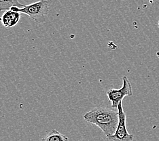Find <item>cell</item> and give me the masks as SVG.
Returning a JSON list of instances; mask_svg holds the SVG:
<instances>
[{
    "instance_id": "6da1fadb",
    "label": "cell",
    "mask_w": 159,
    "mask_h": 141,
    "mask_svg": "<svg viewBox=\"0 0 159 141\" xmlns=\"http://www.w3.org/2000/svg\"><path fill=\"white\" fill-rule=\"evenodd\" d=\"M89 124L97 126L106 134V137L115 133L118 124V113L107 107H96L83 115Z\"/></svg>"
},
{
    "instance_id": "7a4b0ae2",
    "label": "cell",
    "mask_w": 159,
    "mask_h": 141,
    "mask_svg": "<svg viewBox=\"0 0 159 141\" xmlns=\"http://www.w3.org/2000/svg\"><path fill=\"white\" fill-rule=\"evenodd\" d=\"M52 0H38L30 5H24L22 8L12 6L10 10L27 14L36 23L42 24L46 21V16L49 12Z\"/></svg>"
},
{
    "instance_id": "3957f363",
    "label": "cell",
    "mask_w": 159,
    "mask_h": 141,
    "mask_svg": "<svg viewBox=\"0 0 159 141\" xmlns=\"http://www.w3.org/2000/svg\"><path fill=\"white\" fill-rule=\"evenodd\" d=\"M118 124L116 132L111 136L106 138L107 140L111 141H133L134 137L131 134L127 131L126 126V114L122 107V101L119 103L118 106Z\"/></svg>"
},
{
    "instance_id": "277c9868",
    "label": "cell",
    "mask_w": 159,
    "mask_h": 141,
    "mask_svg": "<svg viewBox=\"0 0 159 141\" xmlns=\"http://www.w3.org/2000/svg\"><path fill=\"white\" fill-rule=\"evenodd\" d=\"M133 90L131 82L126 76L122 77V86L120 89H110L107 92V96L111 102L112 108H118L119 103L122 102L125 96H131Z\"/></svg>"
},
{
    "instance_id": "5b68a950",
    "label": "cell",
    "mask_w": 159,
    "mask_h": 141,
    "mask_svg": "<svg viewBox=\"0 0 159 141\" xmlns=\"http://www.w3.org/2000/svg\"><path fill=\"white\" fill-rule=\"evenodd\" d=\"M20 19V14L17 11L12 10H6L3 14L2 18H0L2 24L6 28H11L15 26Z\"/></svg>"
},
{
    "instance_id": "8992f818",
    "label": "cell",
    "mask_w": 159,
    "mask_h": 141,
    "mask_svg": "<svg viewBox=\"0 0 159 141\" xmlns=\"http://www.w3.org/2000/svg\"><path fill=\"white\" fill-rule=\"evenodd\" d=\"M43 141H67L68 138L62 134L58 132L57 130H52L44 138L42 139Z\"/></svg>"
},
{
    "instance_id": "52a82bcc",
    "label": "cell",
    "mask_w": 159,
    "mask_h": 141,
    "mask_svg": "<svg viewBox=\"0 0 159 141\" xmlns=\"http://www.w3.org/2000/svg\"><path fill=\"white\" fill-rule=\"evenodd\" d=\"M12 6L22 8L24 5L20 3L18 0H0V11L8 10Z\"/></svg>"
},
{
    "instance_id": "ba28073f",
    "label": "cell",
    "mask_w": 159,
    "mask_h": 141,
    "mask_svg": "<svg viewBox=\"0 0 159 141\" xmlns=\"http://www.w3.org/2000/svg\"><path fill=\"white\" fill-rule=\"evenodd\" d=\"M158 27H159V20H158Z\"/></svg>"
},
{
    "instance_id": "9c48e42d",
    "label": "cell",
    "mask_w": 159,
    "mask_h": 141,
    "mask_svg": "<svg viewBox=\"0 0 159 141\" xmlns=\"http://www.w3.org/2000/svg\"><path fill=\"white\" fill-rule=\"evenodd\" d=\"M122 1H125V0H122Z\"/></svg>"
}]
</instances>
